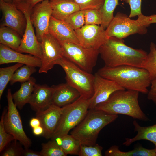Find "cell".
<instances>
[{
  "mask_svg": "<svg viewBox=\"0 0 156 156\" xmlns=\"http://www.w3.org/2000/svg\"><path fill=\"white\" fill-rule=\"evenodd\" d=\"M105 66L114 67L129 65L142 68L147 53L141 49H135L125 44L123 39L109 38L99 49Z\"/></svg>",
  "mask_w": 156,
  "mask_h": 156,
  "instance_id": "6da1fadb",
  "label": "cell"
},
{
  "mask_svg": "<svg viewBox=\"0 0 156 156\" xmlns=\"http://www.w3.org/2000/svg\"><path fill=\"white\" fill-rule=\"evenodd\" d=\"M97 73L105 78L113 81L125 90L147 94L151 84L149 74L144 68L129 65L114 67L105 66Z\"/></svg>",
  "mask_w": 156,
  "mask_h": 156,
  "instance_id": "7a4b0ae2",
  "label": "cell"
},
{
  "mask_svg": "<svg viewBox=\"0 0 156 156\" xmlns=\"http://www.w3.org/2000/svg\"><path fill=\"white\" fill-rule=\"evenodd\" d=\"M138 92L123 90L112 93L106 101L94 109L112 114H122L144 121L149 120L139 105Z\"/></svg>",
  "mask_w": 156,
  "mask_h": 156,
  "instance_id": "3957f363",
  "label": "cell"
},
{
  "mask_svg": "<svg viewBox=\"0 0 156 156\" xmlns=\"http://www.w3.org/2000/svg\"><path fill=\"white\" fill-rule=\"evenodd\" d=\"M118 117V114H109L95 109H89L84 118L73 129L70 134L79 141L81 145L94 146L96 144L101 130Z\"/></svg>",
  "mask_w": 156,
  "mask_h": 156,
  "instance_id": "277c9868",
  "label": "cell"
},
{
  "mask_svg": "<svg viewBox=\"0 0 156 156\" xmlns=\"http://www.w3.org/2000/svg\"><path fill=\"white\" fill-rule=\"evenodd\" d=\"M89 99L80 96L73 102L61 107L60 118L51 140H56L68 134L82 121L89 110Z\"/></svg>",
  "mask_w": 156,
  "mask_h": 156,
  "instance_id": "5b68a950",
  "label": "cell"
},
{
  "mask_svg": "<svg viewBox=\"0 0 156 156\" xmlns=\"http://www.w3.org/2000/svg\"><path fill=\"white\" fill-rule=\"evenodd\" d=\"M56 64L62 68L66 83L77 90L80 96L87 99L92 96L94 75L82 70L65 57L58 60Z\"/></svg>",
  "mask_w": 156,
  "mask_h": 156,
  "instance_id": "8992f818",
  "label": "cell"
},
{
  "mask_svg": "<svg viewBox=\"0 0 156 156\" xmlns=\"http://www.w3.org/2000/svg\"><path fill=\"white\" fill-rule=\"evenodd\" d=\"M58 41L65 57L84 70L92 72L99 54V50L85 48L80 44L66 41Z\"/></svg>",
  "mask_w": 156,
  "mask_h": 156,
  "instance_id": "52a82bcc",
  "label": "cell"
},
{
  "mask_svg": "<svg viewBox=\"0 0 156 156\" xmlns=\"http://www.w3.org/2000/svg\"><path fill=\"white\" fill-rule=\"evenodd\" d=\"M12 94L11 90L8 89V109L4 119L5 128L6 131L12 135L14 139L18 141L25 148H28L31 146V141L24 130L21 117Z\"/></svg>",
  "mask_w": 156,
  "mask_h": 156,
  "instance_id": "ba28073f",
  "label": "cell"
},
{
  "mask_svg": "<svg viewBox=\"0 0 156 156\" xmlns=\"http://www.w3.org/2000/svg\"><path fill=\"white\" fill-rule=\"evenodd\" d=\"M146 25L136 24L134 20L131 19L125 14L117 12L105 29L109 38L114 37L123 39L132 34H144L147 31Z\"/></svg>",
  "mask_w": 156,
  "mask_h": 156,
  "instance_id": "9c48e42d",
  "label": "cell"
},
{
  "mask_svg": "<svg viewBox=\"0 0 156 156\" xmlns=\"http://www.w3.org/2000/svg\"><path fill=\"white\" fill-rule=\"evenodd\" d=\"M15 5L23 13L26 21L25 28L17 51L29 53L41 60L42 52L41 43L35 33L31 19L32 9L28 6L24 2Z\"/></svg>",
  "mask_w": 156,
  "mask_h": 156,
  "instance_id": "30bf717a",
  "label": "cell"
},
{
  "mask_svg": "<svg viewBox=\"0 0 156 156\" xmlns=\"http://www.w3.org/2000/svg\"><path fill=\"white\" fill-rule=\"evenodd\" d=\"M40 42L42 58L38 72L47 73L56 64L58 60L64 57V52L59 41L49 32L44 35Z\"/></svg>",
  "mask_w": 156,
  "mask_h": 156,
  "instance_id": "8fae6325",
  "label": "cell"
},
{
  "mask_svg": "<svg viewBox=\"0 0 156 156\" xmlns=\"http://www.w3.org/2000/svg\"><path fill=\"white\" fill-rule=\"evenodd\" d=\"M75 31L79 44L86 48L99 50L108 39L101 25H85Z\"/></svg>",
  "mask_w": 156,
  "mask_h": 156,
  "instance_id": "7c38bea8",
  "label": "cell"
},
{
  "mask_svg": "<svg viewBox=\"0 0 156 156\" xmlns=\"http://www.w3.org/2000/svg\"><path fill=\"white\" fill-rule=\"evenodd\" d=\"M52 13L50 1H43L33 8L31 19L35 29L36 36L39 42L44 35L49 33V28Z\"/></svg>",
  "mask_w": 156,
  "mask_h": 156,
  "instance_id": "4fadbf2b",
  "label": "cell"
},
{
  "mask_svg": "<svg viewBox=\"0 0 156 156\" xmlns=\"http://www.w3.org/2000/svg\"><path fill=\"white\" fill-rule=\"evenodd\" d=\"M94 93L89 99V109H94L98 104L107 100L114 92L125 90L115 82L101 76L97 72L94 75Z\"/></svg>",
  "mask_w": 156,
  "mask_h": 156,
  "instance_id": "5bb4252c",
  "label": "cell"
},
{
  "mask_svg": "<svg viewBox=\"0 0 156 156\" xmlns=\"http://www.w3.org/2000/svg\"><path fill=\"white\" fill-rule=\"evenodd\" d=\"M0 8L2 13L3 21L1 25L9 27L20 35H23L26 21L23 13L13 3L0 0Z\"/></svg>",
  "mask_w": 156,
  "mask_h": 156,
  "instance_id": "9a60e30c",
  "label": "cell"
},
{
  "mask_svg": "<svg viewBox=\"0 0 156 156\" xmlns=\"http://www.w3.org/2000/svg\"><path fill=\"white\" fill-rule=\"evenodd\" d=\"M61 107L52 104L47 109L36 112V117L40 120L44 133L42 135L48 139L52 137L58 124Z\"/></svg>",
  "mask_w": 156,
  "mask_h": 156,
  "instance_id": "2e32d148",
  "label": "cell"
},
{
  "mask_svg": "<svg viewBox=\"0 0 156 156\" xmlns=\"http://www.w3.org/2000/svg\"><path fill=\"white\" fill-rule=\"evenodd\" d=\"M19 63L35 67H41V60L31 55L24 54L0 44V64Z\"/></svg>",
  "mask_w": 156,
  "mask_h": 156,
  "instance_id": "e0dca14e",
  "label": "cell"
},
{
  "mask_svg": "<svg viewBox=\"0 0 156 156\" xmlns=\"http://www.w3.org/2000/svg\"><path fill=\"white\" fill-rule=\"evenodd\" d=\"M54 91L52 86L36 83L28 103L36 112L44 110L52 104Z\"/></svg>",
  "mask_w": 156,
  "mask_h": 156,
  "instance_id": "ac0fdd59",
  "label": "cell"
},
{
  "mask_svg": "<svg viewBox=\"0 0 156 156\" xmlns=\"http://www.w3.org/2000/svg\"><path fill=\"white\" fill-rule=\"evenodd\" d=\"M49 32L58 41H66L79 44L75 30L65 21L51 16Z\"/></svg>",
  "mask_w": 156,
  "mask_h": 156,
  "instance_id": "d6986e66",
  "label": "cell"
},
{
  "mask_svg": "<svg viewBox=\"0 0 156 156\" xmlns=\"http://www.w3.org/2000/svg\"><path fill=\"white\" fill-rule=\"evenodd\" d=\"M52 86L54 91L52 104L58 107L71 103L80 96L79 92L67 83Z\"/></svg>",
  "mask_w": 156,
  "mask_h": 156,
  "instance_id": "ffe728a7",
  "label": "cell"
},
{
  "mask_svg": "<svg viewBox=\"0 0 156 156\" xmlns=\"http://www.w3.org/2000/svg\"><path fill=\"white\" fill-rule=\"evenodd\" d=\"M52 13V16L58 20L65 21L71 14L80 10L74 2L71 0H50Z\"/></svg>",
  "mask_w": 156,
  "mask_h": 156,
  "instance_id": "44dd1931",
  "label": "cell"
},
{
  "mask_svg": "<svg viewBox=\"0 0 156 156\" xmlns=\"http://www.w3.org/2000/svg\"><path fill=\"white\" fill-rule=\"evenodd\" d=\"M133 123L135 131L137 132V134L133 138H126L123 144L128 146L135 141L145 140L151 142L156 148V123L147 127L140 126L135 120L133 121Z\"/></svg>",
  "mask_w": 156,
  "mask_h": 156,
  "instance_id": "7402d4cb",
  "label": "cell"
},
{
  "mask_svg": "<svg viewBox=\"0 0 156 156\" xmlns=\"http://www.w3.org/2000/svg\"><path fill=\"white\" fill-rule=\"evenodd\" d=\"M36 82V79L31 77L29 80L22 83L19 89L12 94L14 102L19 109L28 103Z\"/></svg>",
  "mask_w": 156,
  "mask_h": 156,
  "instance_id": "603a6c76",
  "label": "cell"
},
{
  "mask_svg": "<svg viewBox=\"0 0 156 156\" xmlns=\"http://www.w3.org/2000/svg\"><path fill=\"white\" fill-rule=\"evenodd\" d=\"M22 38L20 35L11 28L1 25L0 43L17 51Z\"/></svg>",
  "mask_w": 156,
  "mask_h": 156,
  "instance_id": "cb8c5ba5",
  "label": "cell"
},
{
  "mask_svg": "<svg viewBox=\"0 0 156 156\" xmlns=\"http://www.w3.org/2000/svg\"><path fill=\"white\" fill-rule=\"evenodd\" d=\"M156 148L149 149L141 146L127 152L120 150L118 146H111L105 153L106 156H156Z\"/></svg>",
  "mask_w": 156,
  "mask_h": 156,
  "instance_id": "d4e9b609",
  "label": "cell"
},
{
  "mask_svg": "<svg viewBox=\"0 0 156 156\" xmlns=\"http://www.w3.org/2000/svg\"><path fill=\"white\" fill-rule=\"evenodd\" d=\"M119 0H104L103 5L99 10L102 18L101 25L105 29L114 17V11Z\"/></svg>",
  "mask_w": 156,
  "mask_h": 156,
  "instance_id": "484cf974",
  "label": "cell"
},
{
  "mask_svg": "<svg viewBox=\"0 0 156 156\" xmlns=\"http://www.w3.org/2000/svg\"><path fill=\"white\" fill-rule=\"evenodd\" d=\"M57 139L60 142L58 144L67 155H79L81 144L79 141L72 135L68 134Z\"/></svg>",
  "mask_w": 156,
  "mask_h": 156,
  "instance_id": "4316f807",
  "label": "cell"
},
{
  "mask_svg": "<svg viewBox=\"0 0 156 156\" xmlns=\"http://www.w3.org/2000/svg\"><path fill=\"white\" fill-rule=\"evenodd\" d=\"M142 68L148 72L151 81L156 79V45L151 42L150 46V51L144 61Z\"/></svg>",
  "mask_w": 156,
  "mask_h": 156,
  "instance_id": "83f0119b",
  "label": "cell"
},
{
  "mask_svg": "<svg viewBox=\"0 0 156 156\" xmlns=\"http://www.w3.org/2000/svg\"><path fill=\"white\" fill-rule=\"evenodd\" d=\"M36 71L35 67L25 65L18 68L15 72L10 82L12 85L17 82L21 83L29 80L31 75Z\"/></svg>",
  "mask_w": 156,
  "mask_h": 156,
  "instance_id": "f1b7e54d",
  "label": "cell"
},
{
  "mask_svg": "<svg viewBox=\"0 0 156 156\" xmlns=\"http://www.w3.org/2000/svg\"><path fill=\"white\" fill-rule=\"evenodd\" d=\"M23 65L17 63L12 66L0 68V99L15 72Z\"/></svg>",
  "mask_w": 156,
  "mask_h": 156,
  "instance_id": "f546056e",
  "label": "cell"
},
{
  "mask_svg": "<svg viewBox=\"0 0 156 156\" xmlns=\"http://www.w3.org/2000/svg\"><path fill=\"white\" fill-rule=\"evenodd\" d=\"M40 152L41 156H66L59 144L55 140H51L42 144Z\"/></svg>",
  "mask_w": 156,
  "mask_h": 156,
  "instance_id": "4dcf8cb0",
  "label": "cell"
},
{
  "mask_svg": "<svg viewBox=\"0 0 156 156\" xmlns=\"http://www.w3.org/2000/svg\"><path fill=\"white\" fill-rule=\"evenodd\" d=\"M8 109V107L3 109L0 121V153H1L6 146L14 140L13 136L6 131L4 124V116Z\"/></svg>",
  "mask_w": 156,
  "mask_h": 156,
  "instance_id": "1f68e13d",
  "label": "cell"
},
{
  "mask_svg": "<svg viewBox=\"0 0 156 156\" xmlns=\"http://www.w3.org/2000/svg\"><path fill=\"white\" fill-rule=\"evenodd\" d=\"M85 10H80L70 14L64 21L74 30L85 25Z\"/></svg>",
  "mask_w": 156,
  "mask_h": 156,
  "instance_id": "d6a6232c",
  "label": "cell"
},
{
  "mask_svg": "<svg viewBox=\"0 0 156 156\" xmlns=\"http://www.w3.org/2000/svg\"><path fill=\"white\" fill-rule=\"evenodd\" d=\"M22 144L18 140L14 139L11 142L1 153V156H22L24 150Z\"/></svg>",
  "mask_w": 156,
  "mask_h": 156,
  "instance_id": "836d02e7",
  "label": "cell"
},
{
  "mask_svg": "<svg viewBox=\"0 0 156 156\" xmlns=\"http://www.w3.org/2000/svg\"><path fill=\"white\" fill-rule=\"evenodd\" d=\"M85 25H101L102 18L99 10L88 9L85 10Z\"/></svg>",
  "mask_w": 156,
  "mask_h": 156,
  "instance_id": "e575fe53",
  "label": "cell"
},
{
  "mask_svg": "<svg viewBox=\"0 0 156 156\" xmlns=\"http://www.w3.org/2000/svg\"><path fill=\"white\" fill-rule=\"evenodd\" d=\"M103 147L96 144L93 146L81 145L79 154V156H102Z\"/></svg>",
  "mask_w": 156,
  "mask_h": 156,
  "instance_id": "d590c367",
  "label": "cell"
},
{
  "mask_svg": "<svg viewBox=\"0 0 156 156\" xmlns=\"http://www.w3.org/2000/svg\"><path fill=\"white\" fill-rule=\"evenodd\" d=\"M79 6L80 10L88 9L99 10L103 5L104 0H71Z\"/></svg>",
  "mask_w": 156,
  "mask_h": 156,
  "instance_id": "8d00e7d4",
  "label": "cell"
},
{
  "mask_svg": "<svg viewBox=\"0 0 156 156\" xmlns=\"http://www.w3.org/2000/svg\"><path fill=\"white\" fill-rule=\"evenodd\" d=\"M130 7V12L129 16L130 18L138 16L142 14L141 4L142 0H122Z\"/></svg>",
  "mask_w": 156,
  "mask_h": 156,
  "instance_id": "74e56055",
  "label": "cell"
},
{
  "mask_svg": "<svg viewBox=\"0 0 156 156\" xmlns=\"http://www.w3.org/2000/svg\"><path fill=\"white\" fill-rule=\"evenodd\" d=\"M138 16V18L135 21L138 25L149 27L151 24L156 23V14L146 16L142 14Z\"/></svg>",
  "mask_w": 156,
  "mask_h": 156,
  "instance_id": "f35d334b",
  "label": "cell"
},
{
  "mask_svg": "<svg viewBox=\"0 0 156 156\" xmlns=\"http://www.w3.org/2000/svg\"><path fill=\"white\" fill-rule=\"evenodd\" d=\"M150 89L148 93L147 98L156 105V79L151 81Z\"/></svg>",
  "mask_w": 156,
  "mask_h": 156,
  "instance_id": "ab89813d",
  "label": "cell"
},
{
  "mask_svg": "<svg viewBox=\"0 0 156 156\" xmlns=\"http://www.w3.org/2000/svg\"><path fill=\"white\" fill-rule=\"evenodd\" d=\"M22 156H41L40 152L33 151L28 148L24 149Z\"/></svg>",
  "mask_w": 156,
  "mask_h": 156,
  "instance_id": "60d3db41",
  "label": "cell"
},
{
  "mask_svg": "<svg viewBox=\"0 0 156 156\" xmlns=\"http://www.w3.org/2000/svg\"><path fill=\"white\" fill-rule=\"evenodd\" d=\"M44 0H26L24 2L30 8L32 9L36 4Z\"/></svg>",
  "mask_w": 156,
  "mask_h": 156,
  "instance_id": "b9f144b4",
  "label": "cell"
},
{
  "mask_svg": "<svg viewBox=\"0 0 156 156\" xmlns=\"http://www.w3.org/2000/svg\"><path fill=\"white\" fill-rule=\"evenodd\" d=\"M29 124L32 128L41 125L40 120L36 117L33 118L31 119L30 121Z\"/></svg>",
  "mask_w": 156,
  "mask_h": 156,
  "instance_id": "7bdbcfd3",
  "label": "cell"
},
{
  "mask_svg": "<svg viewBox=\"0 0 156 156\" xmlns=\"http://www.w3.org/2000/svg\"><path fill=\"white\" fill-rule=\"evenodd\" d=\"M33 129V134L36 136L42 135L44 133V129L40 125Z\"/></svg>",
  "mask_w": 156,
  "mask_h": 156,
  "instance_id": "ee69618b",
  "label": "cell"
},
{
  "mask_svg": "<svg viewBox=\"0 0 156 156\" xmlns=\"http://www.w3.org/2000/svg\"><path fill=\"white\" fill-rule=\"evenodd\" d=\"M26 0H12V3L15 5L25 1Z\"/></svg>",
  "mask_w": 156,
  "mask_h": 156,
  "instance_id": "f6af8a7d",
  "label": "cell"
},
{
  "mask_svg": "<svg viewBox=\"0 0 156 156\" xmlns=\"http://www.w3.org/2000/svg\"><path fill=\"white\" fill-rule=\"evenodd\" d=\"M4 2L8 3H12V0H2Z\"/></svg>",
  "mask_w": 156,
  "mask_h": 156,
  "instance_id": "bcb514c9",
  "label": "cell"
},
{
  "mask_svg": "<svg viewBox=\"0 0 156 156\" xmlns=\"http://www.w3.org/2000/svg\"></svg>",
  "mask_w": 156,
  "mask_h": 156,
  "instance_id": "7dc6e473",
  "label": "cell"
}]
</instances>
